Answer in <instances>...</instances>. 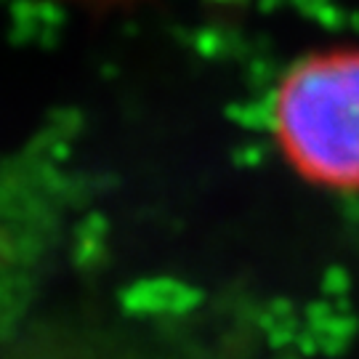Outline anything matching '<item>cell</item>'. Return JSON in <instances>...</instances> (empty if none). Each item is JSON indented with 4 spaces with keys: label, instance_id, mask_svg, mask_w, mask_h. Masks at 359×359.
I'll list each match as a JSON object with an SVG mask.
<instances>
[{
    "label": "cell",
    "instance_id": "cell-1",
    "mask_svg": "<svg viewBox=\"0 0 359 359\" xmlns=\"http://www.w3.org/2000/svg\"><path fill=\"white\" fill-rule=\"evenodd\" d=\"M266 133L298 184L359 197V43H327L285 67L266 102Z\"/></svg>",
    "mask_w": 359,
    "mask_h": 359
}]
</instances>
